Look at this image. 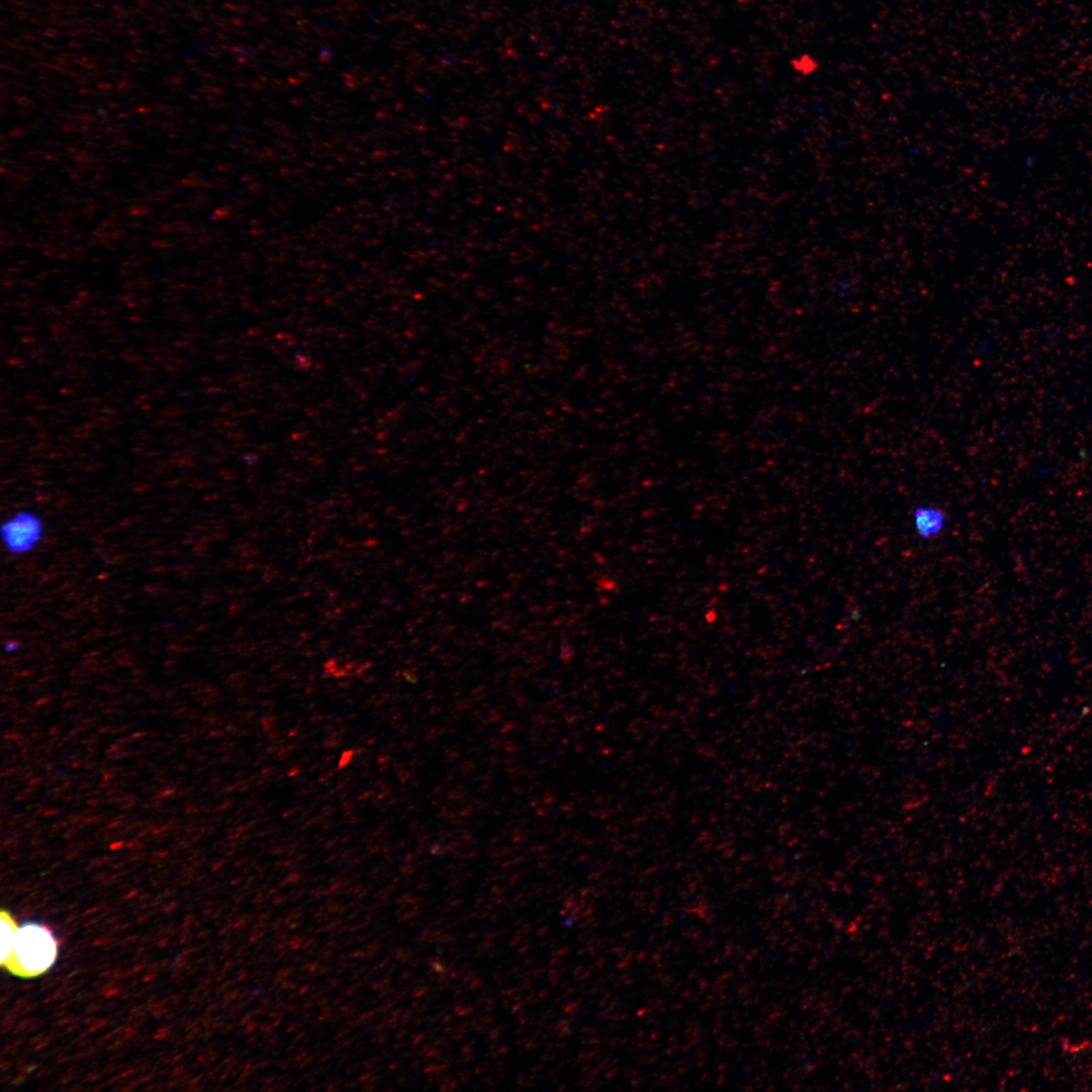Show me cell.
<instances>
[{
  "label": "cell",
  "instance_id": "cell-5",
  "mask_svg": "<svg viewBox=\"0 0 1092 1092\" xmlns=\"http://www.w3.org/2000/svg\"><path fill=\"white\" fill-rule=\"evenodd\" d=\"M790 67L795 73L807 77L817 72L819 69V62L813 55L802 53L794 56L790 60Z\"/></svg>",
  "mask_w": 1092,
  "mask_h": 1092
},
{
  "label": "cell",
  "instance_id": "cell-3",
  "mask_svg": "<svg viewBox=\"0 0 1092 1092\" xmlns=\"http://www.w3.org/2000/svg\"><path fill=\"white\" fill-rule=\"evenodd\" d=\"M912 521L916 534L923 540H929L944 530L947 517L939 507L919 505L912 511Z\"/></svg>",
  "mask_w": 1092,
  "mask_h": 1092
},
{
  "label": "cell",
  "instance_id": "cell-4",
  "mask_svg": "<svg viewBox=\"0 0 1092 1092\" xmlns=\"http://www.w3.org/2000/svg\"><path fill=\"white\" fill-rule=\"evenodd\" d=\"M17 925L8 911H1V960L0 964L5 967L8 963L15 942Z\"/></svg>",
  "mask_w": 1092,
  "mask_h": 1092
},
{
  "label": "cell",
  "instance_id": "cell-6",
  "mask_svg": "<svg viewBox=\"0 0 1092 1092\" xmlns=\"http://www.w3.org/2000/svg\"><path fill=\"white\" fill-rule=\"evenodd\" d=\"M17 648H18V644L16 642H13V641H9L5 645V649L8 650V651H12V650H15Z\"/></svg>",
  "mask_w": 1092,
  "mask_h": 1092
},
{
  "label": "cell",
  "instance_id": "cell-1",
  "mask_svg": "<svg viewBox=\"0 0 1092 1092\" xmlns=\"http://www.w3.org/2000/svg\"><path fill=\"white\" fill-rule=\"evenodd\" d=\"M59 944L52 929L43 923L27 921L15 935L11 957L5 968L21 978H34L55 964Z\"/></svg>",
  "mask_w": 1092,
  "mask_h": 1092
},
{
  "label": "cell",
  "instance_id": "cell-2",
  "mask_svg": "<svg viewBox=\"0 0 1092 1092\" xmlns=\"http://www.w3.org/2000/svg\"><path fill=\"white\" fill-rule=\"evenodd\" d=\"M41 518L32 511H20L5 520L0 529L1 541L12 554L32 551L43 537Z\"/></svg>",
  "mask_w": 1092,
  "mask_h": 1092
}]
</instances>
